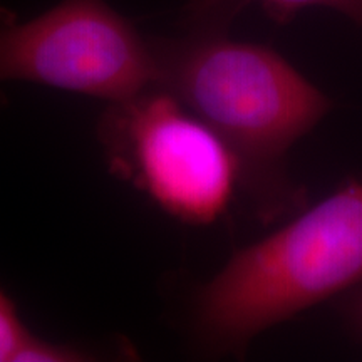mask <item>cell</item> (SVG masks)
Here are the masks:
<instances>
[{
  "label": "cell",
  "mask_w": 362,
  "mask_h": 362,
  "mask_svg": "<svg viewBox=\"0 0 362 362\" xmlns=\"http://www.w3.org/2000/svg\"><path fill=\"white\" fill-rule=\"evenodd\" d=\"M153 44L156 88L173 94L228 144L257 211L274 218L297 205L300 194L285 158L330 110L322 90L272 49L215 30Z\"/></svg>",
  "instance_id": "1"
},
{
  "label": "cell",
  "mask_w": 362,
  "mask_h": 362,
  "mask_svg": "<svg viewBox=\"0 0 362 362\" xmlns=\"http://www.w3.org/2000/svg\"><path fill=\"white\" fill-rule=\"evenodd\" d=\"M356 314H357V317H359V320L362 324V293L357 297V300H356Z\"/></svg>",
  "instance_id": "8"
},
{
  "label": "cell",
  "mask_w": 362,
  "mask_h": 362,
  "mask_svg": "<svg viewBox=\"0 0 362 362\" xmlns=\"http://www.w3.org/2000/svg\"><path fill=\"white\" fill-rule=\"evenodd\" d=\"M29 336L13 302L0 291V362H16Z\"/></svg>",
  "instance_id": "6"
},
{
  "label": "cell",
  "mask_w": 362,
  "mask_h": 362,
  "mask_svg": "<svg viewBox=\"0 0 362 362\" xmlns=\"http://www.w3.org/2000/svg\"><path fill=\"white\" fill-rule=\"evenodd\" d=\"M247 2H259L279 22L288 21L302 8L327 7L341 12L362 29V0H193L192 11L197 17H211L215 12Z\"/></svg>",
  "instance_id": "5"
},
{
  "label": "cell",
  "mask_w": 362,
  "mask_h": 362,
  "mask_svg": "<svg viewBox=\"0 0 362 362\" xmlns=\"http://www.w3.org/2000/svg\"><path fill=\"white\" fill-rule=\"evenodd\" d=\"M90 361L88 352L72 347L69 344L51 342L44 339L34 337L30 334L16 362H81Z\"/></svg>",
  "instance_id": "7"
},
{
  "label": "cell",
  "mask_w": 362,
  "mask_h": 362,
  "mask_svg": "<svg viewBox=\"0 0 362 362\" xmlns=\"http://www.w3.org/2000/svg\"><path fill=\"white\" fill-rule=\"evenodd\" d=\"M98 133L111 173L185 223H214L240 185L228 144L166 89L111 103Z\"/></svg>",
  "instance_id": "3"
},
{
  "label": "cell",
  "mask_w": 362,
  "mask_h": 362,
  "mask_svg": "<svg viewBox=\"0 0 362 362\" xmlns=\"http://www.w3.org/2000/svg\"><path fill=\"white\" fill-rule=\"evenodd\" d=\"M7 83L119 103L156 88L155 44L106 0H61L25 21L0 4V104Z\"/></svg>",
  "instance_id": "4"
},
{
  "label": "cell",
  "mask_w": 362,
  "mask_h": 362,
  "mask_svg": "<svg viewBox=\"0 0 362 362\" xmlns=\"http://www.w3.org/2000/svg\"><path fill=\"white\" fill-rule=\"evenodd\" d=\"M362 282V180L235 253L194 300L210 351L240 354L272 325Z\"/></svg>",
  "instance_id": "2"
}]
</instances>
